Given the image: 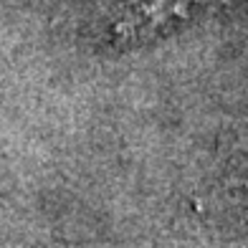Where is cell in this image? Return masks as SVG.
<instances>
[{
  "instance_id": "6da1fadb",
  "label": "cell",
  "mask_w": 248,
  "mask_h": 248,
  "mask_svg": "<svg viewBox=\"0 0 248 248\" xmlns=\"http://www.w3.org/2000/svg\"><path fill=\"white\" fill-rule=\"evenodd\" d=\"M205 0H129L111 26L119 43H150L180 31L193 20Z\"/></svg>"
}]
</instances>
